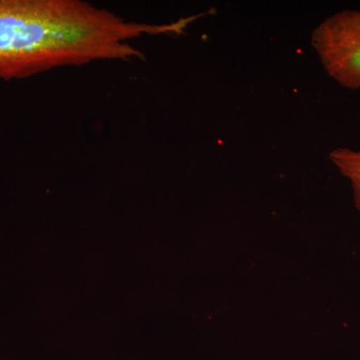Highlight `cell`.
Segmentation results:
<instances>
[{
    "mask_svg": "<svg viewBox=\"0 0 360 360\" xmlns=\"http://www.w3.org/2000/svg\"><path fill=\"white\" fill-rule=\"evenodd\" d=\"M184 30L181 20L136 22L82 0H0V79L94 61L143 59L134 39L182 35Z\"/></svg>",
    "mask_w": 360,
    "mask_h": 360,
    "instance_id": "6da1fadb",
    "label": "cell"
},
{
    "mask_svg": "<svg viewBox=\"0 0 360 360\" xmlns=\"http://www.w3.org/2000/svg\"><path fill=\"white\" fill-rule=\"evenodd\" d=\"M310 44L331 79L345 89H360V11L328 16L314 28Z\"/></svg>",
    "mask_w": 360,
    "mask_h": 360,
    "instance_id": "7a4b0ae2",
    "label": "cell"
},
{
    "mask_svg": "<svg viewBox=\"0 0 360 360\" xmlns=\"http://www.w3.org/2000/svg\"><path fill=\"white\" fill-rule=\"evenodd\" d=\"M328 158L338 172L349 180L354 191L355 205L360 212V150L335 148L329 153Z\"/></svg>",
    "mask_w": 360,
    "mask_h": 360,
    "instance_id": "3957f363",
    "label": "cell"
}]
</instances>
